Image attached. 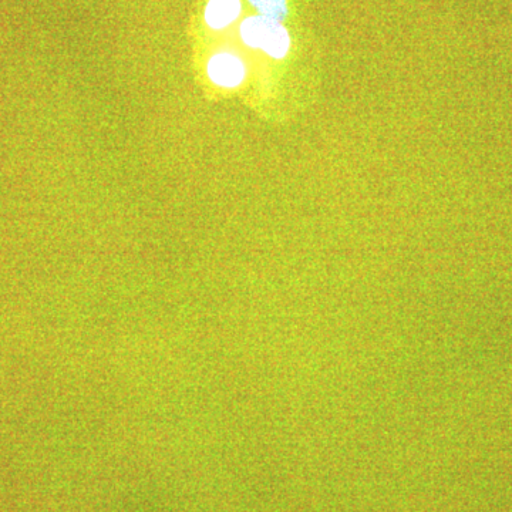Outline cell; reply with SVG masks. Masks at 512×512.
<instances>
[{"label":"cell","mask_w":512,"mask_h":512,"mask_svg":"<svg viewBox=\"0 0 512 512\" xmlns=\"http://www.w3.org/2000/svg\"><path fill=\"white\" fill-rule=\"evenodd\" d=\"M239 35L245 45L274 59H284L291 49V36L281 22L255 15L242 20Z\"/></svg>","instance_id":"6da1fadb"},{"label":"cell","mask_w":512,"mask_h":512,"mask_svg":"<svg viewBox=\"0 0 512 512\" xmlns=\"http://www.w3.org/2000/svg\"><path fill=\"white\" fill-rule=\"evenodd\" d=\"M208 76L221 87H237L247 76V66L238 53L232 50H220L211 57L208 63Z\"/></svg>","instance_id":"7a4b0ae2"},{"label":"cell","mask_w":512,"mask_h":512,"mask_svg":"<svg viewBox=\"0 0 512 512\" xmlns=\"http://www.w3.org/2000/svg\"><path fill=\"white\" fill-rule=\"evenodd\" d=\"M241 12V0H208L205 22L212 30H224L237 22Z\"/></svg>","instance_id":"3957f363"},{"label":"cell","mask_w":512,"mask_h":512,"mask_svg":"<svg viewBox=\"0 0 512 512\" xmlns=\"http://www.w3.org/2000/svg\"><path fill=\"white\" fill-rule=\"evenodd\" d=\"M258 10V15L276 22H284L288 16V0H248Z\"/></svg>","instance_id":"277c9868"}]
</instances>
